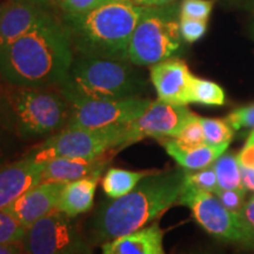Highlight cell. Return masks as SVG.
Instances as JSON below:
<instances>
[{
  "instance_id": "obj_19",
  "label": "cell",
  "mask_w": 254,
  "mask_h": 254,
  "mask_svg": "<svg viewBox=\"0 0 254 254\" xmlns=\"http://www.w3.org/2000/svg\"><path fill=\"white\" fill-rule=\"evenodd\" d=\"M168 155L179 164L180 167L187 171H196L211 166L217 159L226 152L228 146L202 145L199 147L187 148L180 146L174 139L161 140Z\"/></svg>"
},
{
  "instance_id": "obj_37",
  "label": "cell",
  "mask_w": 254,
  "mask_h": 254,
  "mask_svg": "<svg viewBox=\"0 0 254 254\" xmlns=\"http://www.w3.org/2000/svg\"><path fill=\"white\" fill-rule=\"evenodd\" d=\"M129 1L134 2L139 6H161L171 4L176 0H129Z\"/></svg>"
},
{
  "instance_id": "obj_30",
  "label": "cell",
  "mask_w": 254,
  "mask_h": 254,
  "mask_svg": "<svg viewBox=\"0 0 254 254\" xmlns=\"http://www.w3.org/2000/svg\"><path fill=\"white\" fill-rule=\"evenodd\" d=\"M104 0H56L55 6L60 14L84 13L98 6Z\"/></svg>"
},
{
  "instance_id": "obj_8",
  "label": "cell",
  "mask_w": 254,
  "mask_h": 254,
  "mask_svg": "<svg viewBox=\"0 0 254 254\" xmlns=\"http://www.w3.org/2000/svg\"><path fill=\"white\" fill-rule=\"evenodd\" d=\"M179 205L190 209L196 222L211 236L226 243L254 249V230L240 214L231 212L217 195L185 183Z\"/></svg>"
},
{
  "instance_id": "obj_22",
  "label": "cell",
  "mask_w": 254,
  "mask_h": 254,
  "mask_svg": "<svg viewBox=\"0 0 254 254\" xmlns=\"http://www.w3.org/2000/svg\"><path fill=\"white\" fill-rule=\"evenodd\" d=\"M190 103L221 106L225 104V92L213 81L193 77L190 85Z\"/></svg>"
},
{
  "instance_id": "obj_17",
  "label": "cell",
  "mask_w": 254,
  "mask_h": 254,
  "mask_svg": "<svg viewBox=\"0 0 254 254\" xmlns=\"http://www.w3.org/2000/svg\"><path fill=\"white\" fill-rule=\"evenodd\" d=\"M109 153L95 159L56 158L46 161L41 182L67 184L91 176L97 171H104L110 163Z\"/></svg>"
},
{
  "instance_id": "obj_35",
  "label": "cell",
  "mask_w": 254,
  "mask_h": 254,
  "mask_svg": "<svg viewBox=\"0 0 254 254\" xmlns=\"http://www.w3.org/2000/svg\"><path fill=\"white\" fill-rule=\"evenodd\" d=\"M21 244H0V254H23Z\"/></svg>"
},
{
  "instance_id": "obj_15",
  "label": "cell",
  "mask_w": 254,
  "mask_h": 254,
  "mask_svg": "<svg viewBox=\"0 0 254 254\" xmlns=\"http://www.w3.org/2000/svg\"><path fill=\"white\" fill-rule=\"evenodd\" d=\"M45 163L30 155L0 166V209L14 201L27 190L41 183Z\"/></svg>"
},
{
  "instance_id": "obj_16",
  "label": "cell",
  "mask_w": 254,
  "mask_h": 254,
  "mask_svg": "<svg viewBox=\"0 0 254 254\" xmlns=\"http://www.w3.org/2000/svg\"><path fill=\"white\" fill-rule=\"evenodd\" d=\"M100 254H166L164 251V231L158 221L126 236L106 241Z\"/></svg>"
},
{
  "instance_id": "obj_21",
  "label": "cell",
  "mask_w": 254,
  "mask_h": 254,
  "mask_svg": "<svg viewBox=\"0 0 254 254\" xmlns=\"http://www.w3.org/2000/svg\"><path fill=\"white\" fill-rule=\"evenodd\" d=\"M212 166L217 174L219 189L246 190L241 183L239 159L233 152H225Z\"/></svg>"
},
{
  "instance_id": "obj_6",
  "label": "cell",
  "mask_w": 254,
  "mask_h": 254,
  "mask_svg": "<svg viewBox=\"0 0 254 254\" xmlns=\"http://www.w3.org/2000/svg\"><path fill=\"white\" fill-rule=\"evenodd\" d=\"M182 41L180 4L141 6L129 40L128 60L136 66H152L177 55Z\"/></svg>"
},
{
  "instance_id": "obj_7",
  "label": "cell",
  "mask_w": 254,
  "mask_h": 254,
  "mask_svg": "<svg viewBox=\"0 0 254 254\" xmlns=\"http://www.w3.org/2000/svg\"><path fill=\"white\" fill-rule=\"evenodd\" d=\"M128 125L103 128H63L26 153L40 163L56 158L95 159L126 147Z\"/></svg>"
},
{
  "instance_id": "obj_27",
  "label": "cell",
  "mask_w": 254,
  "mask_h": 254,
  "mask_svg": "<svg viewBox=\"0 0 254 254\" xmlns=\"http://www.w3.org/2000/svg\"><path fill=\"white\" fill-rule=\"evenodd\" d=\"M213 8L211 0H182L180 2V17L206 20Z\"/></svg>"
},
{
  "instance_id": "obj_5",
  "label": "cell",
  "mask_w": 254,
  "mask_h": 254,
  "mask_svg": "<svg viewBox=\"0 0 254 254\" xmlns=\"http://www.w3.org/2000/svg\"><path fill=\"white\" fill-rule=\"evenodd\" d=\"M146 81L128 60L78 55L59 86L68 103L75 100H122L139 98Z\"/></svg>"
},
{
  "instance_id": "obj_39",
  "label": "cell",
  "mask_w": 254,
  "mask_h": 254,
  "mask_svg": "<svg viewBox=\"0 0 254 254\" xmlns=\"http://www.w3.org/2000/svg\"><path fill=\"white\" fill-rule=\"evenodd\" d=\"M23 254H27V253H25V252H24V253H23Z\"/></svg>"
},
{
  "instance_id": "obj_10",
  "label": "cell",
  "mask_w": 254,
  "mask_h": 254,
  "mask_svg": "<svg viewBox=\"0 0 254 254\" xmlns=\"http://www.w3.org/2000/svg\"><path fill=\"white\" fill-rule=\"evenodd\" d=\"M152 103L144 98L122 100H75L65 128H103L128 125L138 119Z\"/></svg>"
},
{
  "instance_id": "obj_32",
  "label": "cell",
  "mask_w": 254,
  "mask_h": 254,
  "mask_svg": "<svg viewBox=\"0 0 254 254\" xmlns=\"http://www.w3.org/2000/svg\"><path fill=\"white\" fill-rule=\"evenodd\" d=\"M238 159L241 165L254 168V128L247 136V140L243 150L238 154Z\"/></svg>"
},
{
  "instance_id": "obj_3",
  "label": "cell",
  "mask_w": 254,
  "mask_h": 254,
  "mask_svg": "<svg viewBox=\"0 0 254 254\" xmlns=\"http://www.w3.org/2000/svg\"><path fill=\"white\" fill-rule=\"evenodd\" d=\"M140 11L141 6L129 0H104L84 13L60 14L58 20L78 55L128 60L129 40Z\"/></svg>"
},
{
  "instance_id": "obj_38",
  "label": "cell",
  "mask_w": 254,
  "mask_h": 254,
  "mask_svg": "<svg viewBox=\"0 0 254 254\" xmlns=\"http://www.w3.org/2000/svg\"><path fill=\"white\" fill-rule=\"evenodd\" d=\"M28 1L33 2V4L40 6V7H43V8L50 9L51 7H53V6H55L56 0H28Z\"/></svg>"
},
{
  "instance_id": "obj_25",
  "label": "cell",
  "mask_w": 254,
  "mask_h": 254,
  "mask_svg": "<svg viewBox=\"0 0 254 254\" xmlns=\"http://www.w3.org/2000/svg\"><path fill=\"white\" fill-rule=\"evenodd\" d=\"M178 144L183 147L193 148L199 147V146L205 145V135L204 129H202L201 123H200L199 116L193 117L189 123L186 124L183 131L179 133L177 138H174Z\"/></svg>"
},
{
  "instance_id": "obj_28",
  "label": "cell",
  "mask_w": 254,
  "mask_h": 254,
  "mask_svg": "<svg viewBox=\"0 0 254 254\" xmlns=\"http://www.w3.org/2000/svg\"><path fill=\"white\" fill-rule=\"evenodd\" d=\"M207 31V21L198 19L180 17V34L187 43H195L205 36Z\"/></svg>"
},
{
  "instance_id": "obj_36",
  "label": "cell",
  "mask_w": 254,
  "mask_h": 254,
  "mask_svg": "<svg viewBox=\"0 0 254 254\" xmlns=\"http://www.w3.org/2000/svg\"><path fill=\"white\" fill-rule=\"evenodd\" d=\"M9 154V146L8 142L6 140L5 135L0 132V166L6 164V159H7Z\"/></svg>"
},
{
  "instance_id": "obj_12",
  "label": "cell",
  "mask_w": 254,
  "mask_h": 254,
  "mask_svg": "<svg viewBox=\"0 0 254 254\" xmlns=\"http://www.w3.org/2000/svg\"><path fill=\"white\" fill-rule=\"evenodd\" d=\"M64 186L65 184L41 182L27 190L2 211L27 230L39 219L57 209Z\"/></svg>"
},
{
  "instance_id": "obj_23",
  "label": "cell",
  "mask_w": 254,
  "mask_h": 254,
  "mask_svg": "<svg viewBox=\"0 0 254 254\" xmlns=\"http://www.w3.org/2000/svg\"><path fill=\"white\" fill-rule=\"evenodd\" d=\"M204 129L205 142L209 146H228L233 138L234 129L226 119H209L199 117Z\"/></svg>"
},
{
  "instance_id": "obj_34",
  "label": "cell",
  "mask_w": 254,
  "mask_h": 254,
  "mask_svg": "<svg viewBox=\"0 0 254 254\" xmlns=\"http://www.w3.org/2000/svg\"><path fill=\"white\" fill-rule=\"evenodd\" d=\"M240 215L254 230V195L251 196L245 202V205H244V207L240 212Z\"/></svg>"
},
{
  "instance_id": "obj_18",
  "label": "cell",
  "mask_w": 254,
  "mask_h": 254,
  "mask_svg": "<svg viewBox=\"0 0 254 254\" xmlns=\"http://www.w3.org/2000/svg\"><path fill=\"white\" fill-rule=\"evenodd\" d=\"M101 173L103 171H97L82 179L65 184L57 209L68 215L69 218H75L91 211Z\"/></svg>"
},
{
  "instance_id": "obj_2",
  "label": "cell",
  "mask_w": 254,
  "mask_h": 254,
  "mask_svg": "<svg viewBox=\"0 0 254 254\" xmlns=\"http://www.w3.org/2000/svg\"><path fill=\"white\" fill-rule=\"evenodd\" d=\"M185 168L154 171L127 194L104 201L88 227L90 241L101 244L147 226L178 204L185 185Z\"/></svg>"
},
{
  "instance_id": "obj_20",
  "label": "cell",
  "mask_w": 254,
  "mask_h": 254,
  "mask_svg": "<svg viewBox=\"0 0 254 254\" xmlns=\"http://www.w3.org/2000/svg\"><path fill=\"white\" fill-rule=\"evenodd\" d=\"M153 172L154 171L135 172V171L112 167L107 170L101 186H103L105 194L110 199H117L131 192L145 177Z\"/></svg>"
},
{
  "instance_id": "obj_4",
  "label": "cell",
  "mask_w": 254,
  "mask_h": 254,
  "mask_svg": "<svg viewBox=\"0 0 254 254\" xmlns=\"http://www.w3.org/2000/svg\"><path fill=\"white\" fill-rule=\"evenodd\" d=\"M69 117L71 104L58 87L0 82V127L21 140L49 138L65 128Z\"/></svg>"
},
{
  "instance_id": "obj_33",
  "label": "cell",
  "mask_w": 254,
  "mask_h": 254,
  "mask_svg": "<svg viewBox=\"0 0 254 254\" xmlns=\"http://www.w3.org/2000/svg\"><path fill=\"white\" fill-rule=\"evenodd\" d=\"M240 164V163H239ZM241 183L246 190L254 192V168L240 164Z\"/></svg>"
},
{
  "instance_id": "obj_13",
  "label": "cell",
  "mask_w": 254,
  "mask_h": 254,
  "mask_svg": "<svg viewBox=\"0 0 254 254\" xmlns=\"http://www.w3.org/2000/svg\"><path fill=\"white\" fill-rule=\"evenodd\" d=\"M151 81L158 99L168 104H190V85L194 75L182 59L168 58L151 66Z\"/></svg>"
},
{
  "instance_id": "obj_24",
  "label": "cell",
  "mask_w": 254,
  "mask_h": 254,
  "mask_svg": "<svg viewBox=\"0 0 254 254\" xmlns=\"http://www.w3.org/2000/svg\"><path fill=\"white\" fill-rule=\"evenodd\" d=\"M185 183L189 185L195 187V189L206 190V192L215 193V190L219 189L217 174L213 166H208L201 170L187 171L185 176Z\"/></svg>"
},
{
  "instance_id": "obj_9",
  "label": "cell",
  "mask_w": 254,
  "mask_h": 254,
  "mask_svg": "<svg viewBox=\"0 0 254 254\" xmlns=\"http://www.w3.org/2000/svg\"><path fill=\"white\" fill-rule=\"evenodd\" d=\"M68 215L55 209L25 231L21 241L27 254H91L81 232Z\"/></svg>"
},
{
  "instance_id": "obj_1",
  "label": "cell",
  "mask_w": 254,
  "mask_h": 254,
  "mask_svg": "<svg viewBox=\"0 0 254 254\" xmlns=\"http://www.w3.org/2000/svg\"><path fill=\"white\" fill-rule=\"evenodd\" d=\"M74 60L69 38L55 15L6 45L0 46V79L26 87H57Z\"/></svg>"
},
{
  "instance_id": "obj_29",
  "label": "cell",
  "mask_w": 254,
  "mask_h": 254,
  "mask_svg": "<svg viewBox=\"0 0 254 254\" xmlns=\"http://www.w3.org/2000/svg\"><path fill=\"white\" fill-rule=\"evenodd\" d=\"M220 202L231 212L240 214L241 209L245 205V194L246 190H224L218 189L214 193Z\"/></svg>"
},
{
  "instance_id": "obj_26",
  "label": "cell",
  "mask_w": 254,
  "mask_h": 254,
  "mask_svg": "<svg viewBox=\"0 0 254 254\" xmlns=\"http://www.w3.org/2000/svg\"><path fill=\"white\" fill-rule=\"evenodd\" d=\"M25 231L11 215L0 209V244H21Z\"/></svg>"
},
{
  "instance_id": "obj_31",
  "label": "cell",
  "mask_w": 254,
  "mask_h": 254,
  "mask_svg": "<svg viewBox=\"0 0 254 254\" xmlns=\"http://www.w3.org/2000/svg\"><path fill=\"white\" fill-rule=\"evenodd\" d=\"M226 122L233 129L254 128V105L234 110L228 114Z\"/></svg>"
},
{
  "instance_id": "obj_14",
  "label": "cell",
  "mask_w": 254,
  "mask_h": 254,
  "mask_svg": "<svg viewBox=\"0 0 254 254\" xmlns=\"http://www.w3.org/2000/svg\"><path fill=\"white\" fill-rule=\"evenodd\" d=\"M51 14L28 0H7L0 5V46L26 34Z\"/></svg>"
},
{
  "instance_id": "obj_11",
  "label": "cell",
  "mask_w": 254,
  "mask_h": 254,
  "mask_svg": "<svg viewBox=\"0 0 254 254\" xmlns=\"http://www.w3.org/2000/svg\"><path fill=\"white\" fill-rule=\"evenodd\" d=\"M194 116L187 106L168 104L159 99L152 101L148 109L138 119L128 124L126 147L146 138L158 139L160 141L177 138Z\"/></svg>"
}]
</instances>
